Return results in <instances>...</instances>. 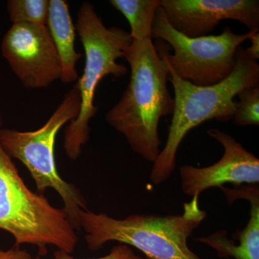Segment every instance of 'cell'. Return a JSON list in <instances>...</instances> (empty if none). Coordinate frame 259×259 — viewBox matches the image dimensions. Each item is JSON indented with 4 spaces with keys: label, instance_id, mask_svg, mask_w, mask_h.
<instances>
[{
    "label": "cell",
    "instance_id": "4",
    "mask_svg": "<svg viewBox=\"0 0 259 259\" xmlns=\"http://www.w3.org/2000/svg\"><path fill=\"white\" fill-rule=\"evenodd\" d=\"M3 115L0 111V129ZM0 230L14 238L15 247H38L39 255L47 253V245L71 253L78 241L62 208L54 207L44 194L27 187L0 142Z\"/></svg>",
    "mask_w": 259,
    "mask_h": 259
},
{
    "label": "cell",
    "instance_id": "10",
    "mask_svg": "<svg viewBox=\"0 0 259 259\" xmlns=\"http://www.w3.org/2000/svg\"><path fill=\"white\" fill-rule=\"evenodd\" d=\"M167 20L186 36H205L223 20L259 30L258 0H161Z\"/></svg>",
    "mask_w": 259,
    "mask_h": 259
},
{
    "label": "cell",
    "instance_id": "12",
    "mask_svg": "<svg viewBox=\"0 0 259 259\" xmlns=\"http://www.w3.org/2000/svg\"><path fill=\"white\" fill-rule=\"evenodd\" d=\"M47 25L60 58L61 81L64 83L76 82L79 79L76 64L81 59V54L75 49L76 28L67 2L49 0Z\"/></svg>",
    "mask_w": 259,
    "mask_h": 259
},
{
    "label": "cell",
    "instance_id": "17",
    "mask_svg": "<svg viewBox=\"0 0 259 259\" xmlns=\"http://www.w3.org/2000/svg\"><path fill=\"white\" fill-rule=\"evenodd\" d=\"M0 259H40V255L34 256L20 247L13 246L8 250L0 248Z\"/></svg>",
    "mask_w": 259,
    "mask_h": 259
},
{
    "label": "cell",
    "instance_id": "9",
    "mask_svg": "<svg viewBox=\"0 0 259 259\" xmlns=\"http://www.w3.org/2000/svg\"><path fill=\"white\" fill-rule=\"evenodd\" d=\"M207 134L224 148L222 157L205 167L184 165L180 167L181 185L184 194L199 197L202 192L226 184L241 186L258 185L259 159L247 151L231 135L220 129H209Z\"/></svg>",
    "mask_w": 259,
    "mask_h": 259
},
{
    "label": "cell",
    "instance_id": "11",
    "mask_svg": "<svg viewBox=\"0 0 259 259\" xmlns=\"http://www.w3.org/2000/svg\"><path fill=\"white\" fill-rule=\"evenodd\" d=\"M227 200L231 204L238 199H246L250 203V218L243 230L237 233L239 243L230 239L224 230L209 236L195 238V241L209 245L221 258L259 259V189L256 185L241 188L221 187Z\"/></svg>",
    "mask_w": 259,
    "mask_h": 259
},
{
    "label": "cell",
    "instance_id": "6",
    "mask_svg": "<svg viewBox=\"0 0 259 259\" xmlns=\"http://www.w3.org/2000/svg\"><path fill=\"white\" fill-rule=\"evenodd\" d=\"M80 108L81 97L76 83L40 128L33 131L0 129V142L5 151L26 167L40 194L53 189L60 195L64 202L63 210L75 231L80 230V212L89 209L88 205L79 189L59 175L54 147L56 135L65 124L76 119Z\"/></svg>",
    "mask_w": 259,
    "mask_h": 259
},
{
    "label": "cell",
    "instance_id": "8",
    "mask_svg": "<svg viewBox=\"0 0 259 259\" xmlns=\"http://www.w3.org/2000/svg\"><path fill=\"white\" fill-rule=\"evenodd\" d=\"M1 51L24 88H47L61 79L60 58L47 25L13 24Z\"/></svg>",
    "mask_w": 259,
    "mask_h": 259
},
{
    "label": "cell",
    "instance_id": "18",
    "mask_svg": "<svg viewBox=\"0 0 259 259\" xmlns=\"http://www.w3.org/2000/svg\"><path fill=\"white\" fill-rule=\"evenodd\" d=\"M249 40L251 45L248 49H245V54L253 60H258L259 59V32H253L250 35Z\"/></svg>",
    "mask_w": 259,
    "mask_h": 259
},
{
    "label": "cell",
    "instance_id": "13",
    "mask_svg": "<svg viewBox=\"0 0 259 259\" xmlns=\"http://www.w3.org/2000/svg\"><path fill=\"white\" fill-rule=\"evenodd\" d=\"M109 3L127 19L133 40L151 38L153 20L161 0H110Z\"/></svg>",
    "mask_w": 259,
    "mask_h": 259
},
{
    "label": "cell",
    "instance_id": "15",
    "mask_svg": "<svg viewBox=\"0 0 259 259\" xmlns=\"http://www.w3.org/2000/svg\"><path fill=\"white\" fill-rule=\"evenodd\" d=\"M233 122L238 126L259 125V85L241 90Z\"/></svg>",
    "mask_w": 259,
    "mask_h": 259
},
{
    "label": "cell",
    "instance_id": "2",
    "mask_svg": "<svg viewBox=\"0 0 259 259\" xmlns=\"http://www.w3.org/2000/svg\"><path fill=\"white\" fill-rule=\"evenodd\" d=\"M166 63L168 81L175 92V110L166 144L153 163L150 175V180L155 185L171 177L176 167L179 148L190 131L205 121L233 120L238 106L235 97L241 90L259 85V64L248 57L241 47L237 50L236 65L231 74L211 86H197L181 79L167 60Z\"/></svg>",
    "mask_w": 259,
    "mask_h": 259
},
{
    "label": "cell",
    "instance_id": "16",
    "mask_svg": "<svg viewBox=\"0 0 259 259\" xmlns=\"http://www.w3.org/2000/svg\"><path fill=\"white\" fill-rule=\"evenodd\" d=\"M50 259H79L72 256L71 253H67L64 250L58 249L54 252L52 258ZM86 259H145L141 255L136 254L133 248L125 244L115 245L112 247L107 255L98 258Z\"/></svg>",
    "mask_w": 259,
    "mask_h": 259
},
{
    "label": "cell",
    "instance_id": "14",
    "mask_svg": "<svg viewBox=\"0 0 259 259\" xmlns=\"http://www.w3.org/2000/svg\"><path fill=\"white\" fill-rule=\"evenodd\" d=\"M7 8L13 24L47 25L49 0H9Z\"/></svg>",
    "mask_w": 259,
    "mask_h": 259
},
{
    "label": "cell",
    "instance_id": "7",
    "mask_svg": "<svg viewBox=\"0 0 259 259\" xmlns=\"http://www.w3.org/2000/svg\"><path fill=\"white\" fill-rule=\"evenodd\" d=\"M253 32L237 34L226 27L218 35L186 36L168 23L163 8H158L151 39H159L173 49L166 60L181 79L197 86H211L226 79L234 69L237 50Z\"/></svg>",
    "mask_w": 259,
    "mask_h": 259
},
{
    "label": "cell",
    "instance_id": "1",
    "mask_svg": "<svg viewBox=\"0 0 259 259\" xmlns=\"http://www.w3.org/2000/svg\"><path fill=\"white\" fill-rule=\"evenodd\" d=\"M158 47L151 38L133 40L124 58L131 67V79L119 102L107 112L109 125L125 136L131 149L154 163L161 141V117L172 115L175 100L168 91L166 44Z\"/></svg>",
    "mask_w": 259,
    "mask_h": 259
},
{
    "label": "cell",
    "instance_id": "3",
    "mask_svg": "<svg viewBox=\"0 0 259 259\" xmlns=\"http://www.w3.org/2000/svg\"><path fill=\"white\" fill-rule=\"evenodd\" d=\"M184 204L179 214H131L116 219L90 209L79 214L89 249L98 250L109 242L134 247L148 259H201L190 249L188 240L207 216L199 197Z\"/></svg>",
    "mask_w": 259,
    "mask_h": 259
},
{
    "label": "cell",
    "instance_id": "5",
    "mask_svg": "<svg viewBox=\"0 0 259 259\" xmlns=\"http://www.w3.org/2000/svg\"><path fill=\"white\" fill-rule=\"evenodd\" d=\"M75 28L84 50L85 66L76 82L81 97L79 113L64 131L65 152L72 161L79 158L81 148L90 140V120L99 109L95 105L97 86L107 75L120 78L127 74V68L117 59L124 58L133 41L130 32L123 29L107 28L89 2L80 6Z\"/></svg>",
    "mask_w": 259,
    "mask_h": 259
}]
</instances>
